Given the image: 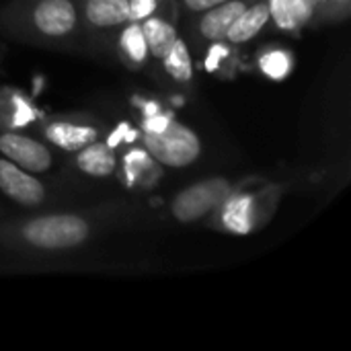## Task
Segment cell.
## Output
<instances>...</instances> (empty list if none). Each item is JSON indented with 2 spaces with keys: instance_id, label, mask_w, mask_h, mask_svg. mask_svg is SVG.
Returning a JSON list of instances; mask_svg holds the SVG:
<instances>
[{
  "instance_id": "obj_8",
  "label": "cell",
  "mask_w": 351,
  "mask_h": 351,
  "mask_svg": "<svg viewBox=\"0 0 351 351\" xmlns=\"http://www.w3.org/2000/svg\"><path fill=\"white\" fill-rule=\"evenodd\" d=\"M267 19H269V4L267 2H259L251 8H245L239 14V19L230 25L226 39H230L232 43H245L261 31V27L267 23Z\"/></svg>"
},
{
  "instance_id": "obj_23",
  "label": "cell",
  "mask_w": 351,
  "mask_h": 351,
  "mask_svg": "<svg viewBox=\"0 0 351 351\" xmlns=\"http://www.w3.org/2000/svg\"><path fill=\"white\" fill-rule=\"evenodd\" d=\"M125 132H128V123H121V125H119V128H117V130H115L111 136H109V140H107V146H109V148L117 146V144H119V140L125 136Z\"/></svg>"
},
{
  "instance_id": "obj_15",
  "label": "cell",
  "mask_w": 351,
  "mask_h": 351,
  "mask_svg": "<svg viewBox=\"0 0 351 351\" xmlns=\"http://www.w3.org/2000/svg\"><path fill=\"white\" fill-rule=\"evenodd\" d=\"M165 60V68L167 72L177 78V80H189L191 78V56L187 51V45L177 37L173 47L167 51Z\"/></svg>"
},
{
  "instance_id": "obj_20",
  "label": "cell",
  "mask_w": 351,
  "mask_h": 351,
  "mask_svg": "<svg viewBox=\"0 0 351 351\" xmlns=\"http://www.w3.org/2000/svg\"><path fill=\"white\" fill-rule=\"evenodd\" d=\"M226 53H228V49H226L224 45H220V43L212 45V47H210V53H208V60H206V68H208L210 72L216 70V68H218V62H220Z\"/></svg>"
},
{
  "instance_id": "obj_1",
  "label": "cell",
  "mask_w": 351,
  "mask_h": 351,
  "mask_svg": "<svg viewBox=\"0 0 351 351\" xmlns=\"http://www.w3.org/2000/svg\"><path fill=\"white\" fill-rule=\"evenodd\" d=\"M144 142L148 152L167 167H187L202 152L199 138L177 121H169L162 132H146Z\"/></svg>"
},
{
  "instance_id": "obj_24",
  "label": "cell",
  "mask_w": 351,
  "mask_h": 351,
  "mask_svg": "<svg viewBox=\"0 0 351 351\" xmlns=\"http://www.w3.org/2000/svg\"><path fill=\"white\" fill-rule=\"evenodd\" d=\"M144 111H146V117L148 115H154V113H158V105L156 103H146V109Z\"/></svg>"
},
{
  "instance_id": "obj_17",
  "label": "cell",
  "mask_w": 351,
  "mask_h": 351,
  "mask_svg": "<svg viewBox=\"0 0 351 351\" xmlns=\"http://www.w3.org/2000/svg\"><path fill=\"white\" fill-rule=\"evenodd\" d=\"M261 70L274 78V80H282L288 70H290V56L284 51H269L261 58Z\"/></svg>"
},
{
  "instance_id": "obj_21",
  "label": "cell",
  "mask_w": 351,
  "mask_h": 351,
  "mask_svg": "<svg viewBox=\"0 0 351 351\" xmlns=\"http://www.w3.org/2000/svg\"><path fill=\"white\" fill-rule=\"evenodd\" d=\"M33 119V111H31V107L27 105V103H23V101H19L16 99V115H14V125H27L29 121Z\"/></svg>"
},
{
  "instance_id": "obj_2",
  "label": "cell",
  "mask_w": 351,
  "mask_h": 351,
  "mask_svg": "<svg viewBox=\"0 0 351 351\" xmlns=\"http://www.w3.org/2000/svg\"><path fill=\"white\" fill-rule=\"evenodd\" d=\"M23 234L31 245L39 249H70L88 237V226L78 216H43L31 220Z\"/></svg>"
},
{
  "instance_id": "obj_9",
  "label": "cell",
  "mask_w": 351,
  "mask_h": 351,
  "mask_svg": "<svg viewBox=\"0 0 351 351\" xmlns=\"http://www.w3.org/2000/svg\"><path fill=\"white\" fill-rule=\"evenodd\" d=\"M47 140H51L53 144H58L64 150H80L86 144L97 140V130L88 128V125H74V123H51L45 130Z\"/></svg>"
},
{
  "instance_id": "obj_5",
  "label": "cell",
  "mask_w": 351,
  "mask_h": 351,
  "mask_svg": "<svg viewBox=\"0 0 351 351\" xmlns=\"http://www.w3.org/2000/svg\"><path fill=\"white\" fill-rule=\"evenodd\" d=\"M0 189L23 206H35L43 199V185L8 158L0 160Z\"/></svg>"
},
{
  "instance_id": "obj_7",
  "label": "cell",
  "mask_w": 351,
  "mask_h": 351,
  "mask_svg": "<svg viewBox=\"0 0 351 351\" xmlns=\"http://www.w3.org/2000/svg\"><path fill=\"white\" fill-rule=\"evenodd\" d=\"M245 2L241 0H232V2H220L212 8H208V12L204 14L202 23H199V31L206 39H226V33L230 29V25L239 19V14L245 10Z\"/></svg>"
},
{
  "instance_id": "obj_18",
  "label": "cell",
  "mask_w": 351,
  "mask_h": 351,
  "mask_svg": "<svg viewBox=\"0 0 351 351\" xmlns=\"http://www.w3.org/2000/svg\"><path fill=\"white\" fill-rule=\"evenodd\" d=\"M156 8V0H130V23H140Z\"/></svg>"
},
{
  "instance_id": "obj_14",
  "label": "cell",
  "mask_w": 351,
  "mask_h": 351,
  "mask_svg": "<svg viewBox=\"0 0 351 351\" xmlns=\"http://www.w3.org/2000/svg\"><path fill=\"white\" fill-rule=\"evenodd\" d=\"M269 14L282 29H294L308 21L311 4L306 0H269Z\"/></svg>"
},
{
  "instance_id": "obj_19",
  "label": "cell",
  "mask_w": 351,
  "mask_h": 351,
  "mask_svg": "<svg viewBox=\"0 0 351 351\" xmlns=\"http://www.w3.org/2000/svg\"><path fill=\"white\" fill-rule=\"evenodd\" d=\"M169 117L167 115H158V113H154V115H148L146 117V121H144V130L146 132H150V134H156V132H162L167 125H169Z\"/></svg>"
},
{
  "instance_id": "obj_4",
  "label": "cell",
  "mask_w": 351,
  "mask_h": 351,
  "mask_svg": "<svg viewBox=\"0 0 351 351\" xmlns=\"http://www.w3.org/2000/svg\"><path fill=\"white\" fill-rule=\"evenodd\" d=\"M0 152L23 171L43 173L51 167V154L43 144L16 134L0 136Z\"/></svg>"
},
{
  "instance_id": "obj_11",
  "label": "cell",
  "mask_w": 351,
  "mask_h": 351,
  "mask_svg": "<svg viewBox=\"0 0 351 351\" xmlns=\"http://www.w3.org/2000/svg\"><path fill=\"white\" fill-rule=\"evenodd\" d=\"M140 27H142V35H144L148 51L154 58H165L177 39L175 27L171 23L158 19V16H146Z\"/></svg>"
},
{
  "instance_id": "obj_13",
  "label": "cell",
  "mask_w": 351,
  "mask_h": 351,
  "mask_svg": "<svg viewBox=\"0 0 351 351\" xmlns=\"http://www.w3.org/2000/svg\"><path fill=\"white\" fill-rule=\"evenodd\" d=\"M76 162L82 173L95 175V177H105V175H111L115 169V154L107 144L90 142L84 148H80Z\"/></svg>"
},
{
  "instance_id": "obj_16",
  "label": "cell",
  "mask_w": 351,
  "mask_h": 351,
  "mask_svg": "<svg viewBox=\"0 0 351 351\" xmlns=\"http://www.w3.org/2000/svg\"><path fill=\"white\" fill-rule=\"evenodd\" d=\"M121 47L123 51L134 60V62H142L146 58V41H144V35H142V27L138 23H132L123 35H121Z\"/></svg>"
},
{
  "instance_id": "obj_10",
  "label": "cell",
  "mask_w": 351,
  "mask_h": 351,
  "mask_svg": "<svg viewBox=\"0 0 351 351\" xmlns=\"http://www.w3.org/2000/svg\"><path fill=\"white\" fill-rule=\"evenodd\" d=\"M84 10L97 27H115L130 21V0H86Z\"/></svg>"
},
{
  "instance_id": "obj_3",
  "label": "cell",
  "mask_w": 351,
  "mask_h": 351,
  "mask_svg": "<svg viewBox=\"0 0 351 351\" xmlns=\"http://www.w3.org/2000/svg\"><path fill=\"white\" fill-rule=\"evenodd\" d=\"M230 195V183L226 179H208L181 191L173 202V214L179 222H193L212 212Z\"/></svg>"
},
{
  "instance_id": "obj_6",
  "label": "cell",
  "mask_w": 351,
  "mask_h": 351,
  "mask_svg": "<svg viewBox=\"0 0 351 351\" xmlns=\"http://www.w3.org/2000/svg\"><path fill=\"white\" fill-rule=\"evenodd\" d=\"M33 19L41 33L60 37L74 29L76 10L70 0H41L35 6Z\"/></svg>"
},
{
  "instance_id": "obj_22",
  "label": "cell",
  "mask_w": 351,
  "mask_h": 351,
  "mask_svg": "<svg viewBox=\"0 0 351 351\" xmlns=\"http://www.w3.org/2000/svg\"><path fill=\"white\" fill-rule=\"evenodd\" d=\"M224 0H185V4L191 8V10H208L216 4H220Z\"/></svg>"
},
{
  "instance_id": "obj_12",
  "label": "cell",
  "mask_w": 351,
  "mask_h": 351,
  "mask_svg": "<svg viewBox=\"0 0 351 351\" xmlns=\"http://www.w3.org/2000/svg\"><path fill=\"white\" fill-rule=\"evenodd\" d=\"M222 222L228 230L237 234H249L253 230V197L243 193L226 197Z\"/></svg>"
}]
</instances>
